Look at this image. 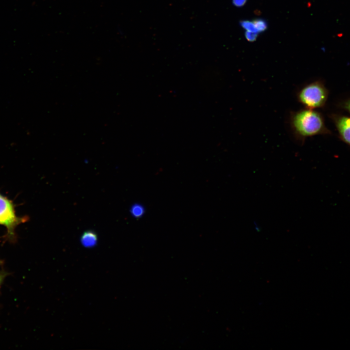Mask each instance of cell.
Here are the masks:
<instances>
[{"label":"cell","mask_w":350,"mask_h":350,"mask_svg":"<svg viewBox=\"0 0 350 350\" xmlns=\"http://www.w3.org/2000/svg\"><path fill=\"white\" fill-rule=\"evenodd\" d=\"M288 122L293 138L301 144L308 137L331 134L325 125L323 116L315 109L305 108L291 111Z\"/></svg>","instance_id":"1"},{"label":"cell","mask_w":350,"mask_h":350,"mask_svg":"<svg viewBox=\"0 0 350 350\" xmlns=\"http://www.w3.org/2000/svg\"><path fill=\"white\" fill-rule=\"evenodd\" d=\"M328 96V89L324 82L320 80L304 85L296 93L298 103L305 108L312 109L323 107Z\"/></svg>","instance_id":"2"},{"label":"cell","mask_w":350,"mask_h":350,"mask_svg":"<svg viewBox=\"0 0 350 350\" xmlns=\"http://www.w3.org/2000/svg\"><path fill=\"white\" fill-rule=\"evenodd\" d=\"M27 220L26 217H18L12 202L0 193V225L6 227L8 235L14 236L16 228Z\"/></svg>","instance_id":"3"},{"label":"cell","mask_w":350,"mask_h":350,"mask_svg":"<svg viewBox=\"0 0 350 350\" xmlns=\"http://www.w3.org/2000/svg\"><path fill=\"white\" fill-rule=\"evenodd\" d=\"M331 117L338 133L339 138L350 146V117L340 114H332Z\"/></svg>","instance_id":"4"},{"label":"cell","mask_w":350,"mask_h":350,"mask_svg":"<svg viewBox=\"0 0 350 350\" xmlns=\"http://www.w3.org/2000/svg\"><path fill=\"white\" fill-rule=\"evenodd\" d=\"M97 234L93 230H87L83 233L81 237L82 245L86 247H92L97 243Z\"/></svg>","instance_id":"5"},{"label":"cell","mask_w":350,"mask_h":350,"mask_svg":"<svg viewBox=\"0 0 350 350\" xmlns=\"http://www.w3.org/2000/svg\"><path fill=\"white\" fill-rule=\"evenodd\" d=\"M130 211L133 217L140 218L144 214L145 210L140 204H135L132 206Z\"/></svg>","instance_id":"6"},{"label":"cell","mask_w":350,"mask_h":350,"mask_svg":"<svg viewBox=\"0 0 350 350\" xmlns=\"http://www.w3.org/2000/svg\"><path fill=\"white\" fill-rule=\"evenodd\" d=\"M253 23L257 29L258 32H263L267 28V24L266 21L262 19H256L254 20Z\"/></svg>","instance_id":"7"},{"label":"cell","mask_w":350,"mask_h":350,"mask_svg":"<svg viewBox=\"0 0 350 350\" xmlns=\"http://www.w3.org/2000/svg\"><path fill=\"white\" fill-rule=\"evenodd\" d=\"M240 25L246 31L258 33L253 22L248 20H243L240 22Z\"/></svg>","instance_id":"8"},{"label":"cell","mask_w":350,"mask_h":350,"mask_svg":"<svg viewBox=\"0 0 350 350\" xmlns=\"http://www.w3.org/2000/svg\"><path fill=\"white\" fill-rule=\"evenodd\" d=\"M257 36V32L246 31L245 33V37L246 39L250 42H253L256 40Z\"/></svg>","instance_id":"9"},{"label":"cell","mask_w":350,"mask_h":350,"mask_svg":"<svg viewBox=\"0 0 350 350\" xmlns=\"http://www.w3.org/2000/svg\"><path fill=\"white\" fill-rule=\"evenodd\" d=\"M340 106L350 114V98L343 101L340 104Z\"/></svg>","instance_id":"10"},{"label":"cell","mask_w":350,"mask_h":350,"mask_svg":"<svg viewBox=\"0 0 350 350\" xmlns=\"http://www.w3.org/2000/svg\"><path fill=\"white\" fill-rule=\"evenodd\" d=\"M246 0H232L233 5L236 7H240L245 5Z\"/></svg>","instance_id":"11"},{"label":"cell","mask_w":350,"mask_h":350,"mask_svg":"<svg viewBox=\"0 0 350 350\" xmlns=\"http://www.w3.org/2000/svg\"><path fill=\"white\" fill-rule=\"evenodd\" d=\"M6 276V274L5 272H0V287L1 284L2 283Z\"/></svg>","instance_id":"12"},{"label":"cell","mask_w":350,"mask_h":350,"mask_svg":"<svg viewBox=\"0 0 350 350\" xmlns=\"http://www.w3.org/2000/svg\"><path fill=\"white\" fill-rule=\"evenodd\" d=\"M1 263H2V262H1V261L0 260V265L1 264Z\"/></svg>","instance_id":"13"}]
</instances>
